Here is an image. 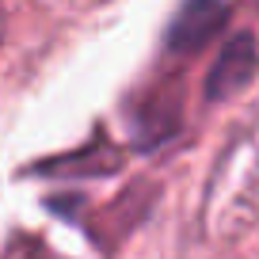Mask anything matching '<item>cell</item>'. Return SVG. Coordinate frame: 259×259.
Here are the masks:
<instances>
[{"instance_id":"1","label":"cell","mask_w":259,"mask_h":259,"mask_svg":"<svg viewBox=\"0 0 259 259\" xmlns=\"http://www.w3.org/2000/svg\"><path fill=\"white\" fill-rule=\"evenodd\" d=\"M259 229V103L229 134L198 198V233L206 244L233 248Z\"/></svg>"},{"instance_id":"2","label":"cell","mask_w":259,"mask_h":259,"mask_svg":"<svg viewBox=\"0 0 259 259\" xmlns=\"http://www.w3.org/2000/svg\"><path fill=\"white\" fill-rule=\"evenodd\" d=\"M251 73H255V46H251L248 34H240V38H233L229 50L221 54V61H218V69H213L206 88H210L213 99H225V96H233Z\"/></svg>"},{"instance_id":"3","label":"cell","mask_w":259,"mask_h":259,"mask_svg":"<svg viewBox=\"0 0 259 259\" xmlns=\"http://www.w3.org/2000/svg\"><path fill=\"white\" fill-rule=\"evenodd\" d=\"M225 16H229V8H206V4L202 8H187L183 16L176 19V27H171V46L198 50L221 23H225Z\"/></svg>"},{"instance_id":"4","label":"cell","mask_w":259,"mask_h":259,"mask_svg":"<svg viewBox=\"0 0 259 259\" xmlns=\"http://www.w3.org/2000/svg\"><path fill=\"white\" fill-rule=\"evenodd\" d=\"M0 42H4V12H0Z\"/></svg>"}]
</instances>
